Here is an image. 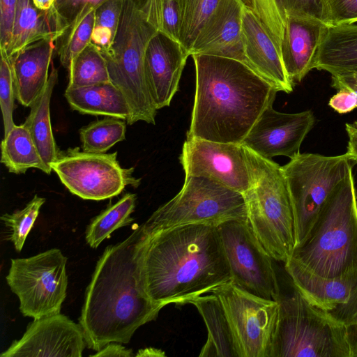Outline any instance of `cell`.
<instances>
[{
    "instance_id": "6da1fadb",
    "label": "cell",
    "mask_w": 357,
    "mask_h": 357,
    "mask_svg": "<svg viewBox=\"0 0 357 357\" xmlns=\"http://www.w3.org/2000/svg\"><path fill=\"white\" fill-rule=\"evenodd\" d=\"M145 231L141 279L153 303H190L231 280L217 227L195 224Z\"/></svg>"
},
{
    "instance_id": "7a4b0ae2",
    "label": "cell",
    "mask_w": 357,
    "mask_h": 357,
    "mask_svg": "<svg viewBox=\"0 0 357 357\" xmlns=\"http://www.w3.org/2000/svg\"><path fill=\"white\" fill-rule=\"evenodd\" d=\"M145 236L142 224L127 238L108 246L97 262L79 317L91 349L128 343L136 330L155 320L163 308L143 288L140 260Z\"/></svg>"
},
{
    "instance_id": "3957f363",
    "label": "cell",
    "mask_w": 357,
    "mask_h": 357,
    "mask_svg": "<svg viewBox=\"0 0 357 357\" xmlns=\"http://www.w3.org/2000/svg\"><path fill=\"white\" fill-rule=\"evenodd\" d=\"M195 94L186 139L241 144L278 92L244 62L193 54Z\"/></svg>"
},
{
    "instance_id": "277c9868",
    "label": "cell",
    "mask_w": 357,
    "mask_h": 357,
    "mask_svg": "<svg viewBox=\"0 0 357 357\" xmlns=\"http://www.w3.org/2000/svg\"><path fill=\"white\" fill-rule=\"evenodd\" d=\"M357 192L352 170L332 192L285 268L331 280H357Z\"/></svg>"
},
{
    "instance_id": "5b68a950",
    "label": "cell",
    "mask_w": 357,
    "mask_h": 357,
    "mask_svg": "<svg viewBox=\"0 0 357 357\" xmlns=\"http://www.w3.org/2000/svg\"><path fill=\"white\" fill-rule=\"evenodd\" d=\"M159 31L155 0H124L119 24L109 50L102 54L109 78L123 94L130 109L127 123H155L145 70L144 56L151 39Z\"/></svg>"
},
{
    "instance_id": "8992f818",
    "label": "cell",
    "mask_w": 357,
    "mask_h": 357,
    "mask_svg": "<svg viewBox=\"0 0 357 357\" xmlns=\"http://www.w3.org/2000/svg\"><path fill=\"white\" fill-rule=\"evenodd\" d=\"M245 148L252 185L243 194L248 222L269 254L284 264L295 245L293 208L282 166Z\"/></svg>"
},
{
    "instance_id": "52a82bcc",
    "label": "cell",
    "mask_w": 357,
    "mask_h": 357,
    "mask_svg": "<svg viewBox=\"0 0 357 357\" xmlns=\"http://www.w3.org/2000/svg\"><path fill=\"white\" fill-rule=\"evenodd\" d=\"M294 287V286H293ZM276 301L279 315L271 357H351L342 321L294 287Z\"/></svg>"
},
{
    "instance_id": "ba28073f",
    "label": "cell",
    "mask_w": 357,
    "mask_h": 357,
    "mask_svg": "<svg viewBox=\"0 0 357 357\" xmlns=\"http://www.w3.org/2000/svg\"><path fill=\"white\" fill-rule=\"evenodd\" d=\"M248 220L243 194L204 176L185 177L178 193L143 223L149 234L188 225L218 227L231 220Z\"/></svg>"
},
{
    "instance_id": "9c48e42d",
    "label": "cell",
    "mask_w": 357,
    "mask_h": 357,
    "mask_svg": "<svg viewBox=\"0 0 357 357\" xmlns=\"http://www.w3.org/2000/svg\"><path fill=\"white\" fill-rule=\"evenodd\" d=\"M353 162L347 153H300L282 166L294 213L295 247L306 240L321 208L352 170Z\"/></svg>"
},
{
    "instance_id": "30bf717a",
    "label": "cell",
    "mask_w": 357,
    "mask_h": 357,
    "mask_svg": "<svg viewBox=\"0 0 357 357\" xmlns=\"http://www.w3.org/2000/svg\"><path fill=\"white\" fill-rule=\"evenodd\" d=\"M66 262L57 248L11 259L6 279L24 316L35 319L60 313L68 287Z\"/></svg>"
},
{
    "instance_id": "8fae6325",
    "label": "cell",
    "mask_w": 357,
    "mask_h": 357,
    "mask_svg": "<svg viewBox=\"0 0 357 357\" xmlns=\"http://www.w3.org/2000/svg\"><path fill=\"white\" fill-rule=\"evenodd\" d=\"M234 338L238 357H271L279 304L242 289L231 280L213 289Z\"/></svg>"
},
{
    "instance_id": "7c38bea8",
    "label": "cell",
    "mask_w": 357,
    "mask_h": 357,
    "mask_svg": "<svg viewBox=\"0 0 357 357\" xmlns=\"http://www.w3.org/2000/svg\"><path fill=\"white\" fill-rule=\"evenodd\" d=\"M51 168L69 191L84 199L103 200L119 195L127 185L137 187L140 179L134 168H123L117 152L96 153L79 148L61 152Z\"/></svg>"
},
{
    "instance_id": "4fadbf2b",
    "label": "cell",
    "mask_w": 357,
    "mask_h": 357,
    "mask_svg": "<svg viewBox=\"0 0 357 357\" xmlns=\"http://www.w3.org/2000/svg\"><path fill=\"white\" fill-rule=\"evenodd\" d=\"M217 228L231 280L251 294L276 301L280 288L274 259L259 242L248 220H231Z\"/></svg>"
},
{
    "instance_id": "5bb4252c",
    "label": "cell",
    "mask_w": 357,
    "mask_h": 357,
    "mask_svg": "<svg viewBox=\"0 0 357 357\" xmlns=\"http://www.w3.org/2000/svg\"><path fill=\"white\" fill-rule=\"evenodd\" d=\"M179 162L185 177H207L243 195L251 187L252 175L242 144L186 139Z\"/></svg>"
},
{
    "instance_id": "9a60e30c",
    "label": "cell",
    "mask_w": 357,
    "mask_h": 357,
    "mask_svg": "<svg viewBox=\"0 0 357 357\" xmlns=\"http://www.w3.org/2000/svg\"><path fill=\"white\" fill-rule=\"evenodd\" d=\"M273 104L263 111L241 144L267 159L278 155L291 159L300 153L302 142L314 126V115L310 109L280 112Z\"/></svg>"
},
{
    "instance_id": "2e32d148",
    "label": "cell",
    "mask_w": 357,
    "mask_h": 357,
    "mask_svg": "<svg viewBox=\"0 0 357 357\" xmlns=\"http://www.w3.org/2000/svg\"><path fill=\"white\" fill-rule=\"evenodd\" d=\"M86 344L80 324L60 312L33 319L23 336L0 356L81 357Z\"/></svg>"
},
{
    "instance_id": "e0dca14e",
    "label": "cell",
    "mask_w": 357,
    "mask_h": 357,
    "mask_svg": "<svg viewBox=\"0 0 357 357\" xmlns=\"http://www.w3.org/2000/svg\"><path fill=\"white\" fill-rule=\"evenodd\" d=\"M188 56L187 50L179 42L160 31L149 41L144 56V70L157 109L170 105L178 90Z\"/></svg>"
},
{
    "instance_id": "ac0fdd59",
    "label": "cell",
    "mask_w": 357,
    "mask_h": 357,
    "mask_svg": "<svg viewBox=\"0 0 357 357\" xmlns=\"http://www.w3.org/2000/svg\"><path fill=\"white\" fill-rule=\"evenodd\" d=\"M243 8L240 0H220L200 30L188 52L189 56L212 55L245 63L242 40Z\"/></svg>"
},
{
    "instance_id": "d6986e66",
    "label": "cell",
    "mask_w": 357,
    "mask_h": 357,
    "mask_svg": "<svg viewBox=\"0 0 357 357\" xmlns=\"http://www.w3.org/2000/svg\"><path fill=\"white\" fill-rule=\"evenodd\" d=\"M328 26L312 17L287 15L280 55L294 84L301 82L314 69L319 47Z\"/></svg>"
},
{
    "instance_id": "ffe728a7",
    "label": "cell",
    "mask_w": 357,
    "mask_h": 357,
    "mask_svg": "<svg viewBox=\"0 0 357 357\" xmlns=\"http://www.w3.org/2000/svg\"><path fill=\"white\" fill-rule=\"evenodd\" d=\"M242 40L245 63L278 91L292 92L294 84L286 73L280 52L256 15L244 7Z\"/></svg>"
},
{
    "instance_id": "44dd1931",
    "label": "cell",
    "mask_w": 357,
    "mask_h": 357,
    "mask_svg": "<svg viewBox=\"0 0 357 357\" xmlns=\"http://www.w3.org/2000/svg\"><path fill=\"white\" fill-rule=\"evenodd\" d=\"M55 43L42 39L10 57L16 98L21 105L30 107L45 87Z\"/></svg>"
},
{
    "instance_id": "7402d4cb",
    "label": "cell",
    "mask_w": 357,
    "mask_h": 357,
    "mask_svg": "<svg viewBox=\"0 0 357 357\" xmlns=\"http://www.w3.org/2000/svg\"><path fill=\"white\" fill-rule=\"evenodd\" d=\"M66 28L53 6L42 10L36 6L33 0H18L11 39L6 52L10 57L40 40L52 39L56 42Z\"/></svg>"
},
{
    "instance_id": "603a6c76",
    "label": "cell",
    "mask_w": 357,
    "mask_h": 357,
    "mask_svg": "<svg viewBox=\"0 0 357 357\" xmlns=\"http://www.w3.org/2000/svg\"><path fill=\"white\" fill-rule=\"evenodd\" d=\"M314 68L327 71L331 76L357 74V24L328 27Z\"/></svg>"
},
{
    "instance_id": "cb8c5ba5",
    "label": "cell",
    "mask_w": 357,
    "mask_h": 357,
    "mask_svg": "<svg viewBox=\"0 0 357 357\" xmlns=\"http://www.w3.org/2000/svg\"><path fill=\"white\" fill-rule=\"evenodd\" d=\"M65 97L74 110L82 114L114 116L127 121L130 109L121 91L111 82L68 86Z\"/></svg>"
},
{
    "instance_id": "d4e9b609",
    "label": "cell",
    "mask_w": 357,
    "mask_h": 357,
    "mask_svg": "<svg viewBox=\"0 0 357 357\" xmlns=\"http://www.w3.org/2000/svg\"><path fill=\"white\" fill-rule=\"evenodd\" d=\"M201 314L208 337L199 356L238 357L233 335L218 298L213 294L190 301Z\"/></svg>"
},
{
    "instance_id": "484cf974",
    "label": "cell",
    "mask_w": 357,
    "mask_h": 357,
    "mask_svg": "<svg viewBox=\"0 0 357 357\" xmlns=\"http://www.w3.org/2000/svg\"><path fill=\"white\" fill-rule=\"evenodd\" d=\"M57 79L58 70L52 62L47 83L30 107L29 114L23 123L29 130L45 165L51 172V164L61 153L54 138L50 119V100Z\"/></svg>"
},
{
    "instance_id": "4316f807",
    "label": "cell",
    "mask_w": 357,
    "mask_h": 357,
    "mask_svg": "<svg viewBox=\"0 0 357 357\" xmlns=\"http://www.w3.org/2000/svg\"><path fill=\"white\" fill-rule=\"evenodd\" d=\"M293 286L312 304L332 311L349 300L357 280L321 278L292 268H285Z\"/></svg>"
},
{
    "instance_id": "83f0119b",
    "label": "cell",
    "mask_w": 357,
    "mask_h": 357,
    "mask_svg": "<svg viewBox=\"0 0 357 357\" xmlns=\"http://www.w3.org/2000/svg\"><path fill=\"white\" fill-rule=\"evenodd\" d=\"M1 162L14 174H24L30 168L39 169L50 174L52 172L45 165L27 128L15 126L1 144Z\"/></svg>"
},
{
    "instance_id": "f1b7e54d",
    "label": "cell",
    "mask_w": 357,
    "mask_h": 357,
    "mask_svg": "<svg viewBox=\"0 0 357 357\" xmlns=\"http://www.w3.org/2000/svg\"><path fill=\"white\" fill-rule=\"evenodd\" d=\"M136 199L135 194L126 193L91 221L86 231V241L91 248H98L114 230L129 225L134 220L131 214Z\"/></svg>"
},
{
    "instance_id": "f546056e",
    "label": "cell",
    "mask_w": 357,
    "mask_h": 357,
    "mask_svg": "<svg viewBox=\"0 0 357 357\" xmlns=\"http://www.w3.org/2000/svg\"><path fill=\"white\" fill-rule=\"evenodd\" d=\"M95 10L88 5L70 24L56 42L61 64L68 69L73 59L91 43Z\"/></svg>"
},
{
    "instance_id": "4dcf8cb0",
    "label": "cell",
    "mask_w": 357,
    "mask_h": 357,
    "mask_svg": "<svg viewBox=\"0 0 357 357\" xmlns=\"http://www.w3.org/2000/svg\"><path fill=\"white\" fill-rule=\"evenodd\" d=\"M68 86L80 87L111 82L106 59L100 48L91 43L71 61Z\"/></svg>"
},
{
    "instance_id": "1f68e13d",
    "label": "cell",
    "mask_w": 357,
    "mask_h": 357,
    "mask_svg": "<svg viewBox=\"0 0 357 357\" xmlns=\"http://www.w3.org/2000/svg\"><path fill=\"white\" fill-rule=\"evenodd\" d=\"M126 122L122 119L106 116L91 123L79 130L82 150L89 153H106L125 139Z\"/></svg>"
},
{
    "instance_id": "d6a6232c",
    "label": "cell",
    "mask_w": 357,
    "mask_h": 357,
    "mask_svg": "<svg viewBox=\"0 0 357 357\" xmlns=\"http://www.w3.org/2000/svg\"><path fill=\"white\" fill-rule=\"evenodd\" d=\"M220 0H179L181 27L179 42L188 53L200 30Z\"/></svg>"
},
{
    "instance_id": "836d02e7",
    "label": "cell",
    "mask_w": 357,
    "mask_h": 357,
    "mask_svg": "<svg viewBox=\"0 0 357 357\" xmlns=\"http://www.w3.org/2000/svg\"><path fill=\"white\" fill-rule=\"evenodd\" d=\"M124 0H107L95 10L91 43L104 53L109 50L119 24Z\"/></svg>"
},
{
    "instance_id": "e575fe53",
    "label": "cell",
    "mask_w": 357,
    "mask_h": 357,
    "mask_svg": "<svg viewBox=\"0 0 357 357\" xmlns=\"http://www.w3.org/2000/svg\"><path fill=\"white\" fill-rule=\"evenodd\" d=\"M251 10L280 52L287 16L281 0H240Z\"/></svg>"
},
{
    "instance_id": "d590c367",
    "label": "cell",
    "mask_w": 357,
    "mask_h": 357,
    "mask_svg": "<svg viewBox=\"0 0 357 357\" xmlns=\"http://www.w3.org/2000/svg\"><path fill=\"white\" fill-rule=\"evenodd\" d=\"M45 202V198L36 195L23 209L12 214L5 213L1 216V220L5 225L12 231L10 240L13 243L16 251L22 250L26 238L39 214L40 209Z\"/></svg>"
},
{
    "instance_id": "8d00e7d4",
    "label": "cell",
    "mask_w": 357,
    "mask_h": 357,
    "mask_svg": "<svg viewBox=\"0 0 357 357\" xmlns=\"http://www.w3.org/2000/svg\"><path fill=\"white\" fill-rule=\"evenodd\" d=\"M0 52V105L5 135L15 126L13 114L16 95L10 57L5 50Z\"/></svg>"
},
{
    "instance_id": "74e56055",
    "label": "cell",
    "mask_w": 357,
    "mask_h": 357,
    "mask_svg": "<svg viewBox=\"0 0 357 357\" xmlns=\"http://www.w3.org/2000/svg\"><path fill=\"white\" fill-rule=\"evenodd\" d=\"M155 7L159 31L179 42L181 27L179 0H155Z\"/></svg>"
},
{
    "instance_id": "f35d334b",
    "label": "cell",
    "mask_w": 357,
    "mask_h": 357,
    "mask_svg": "<svg viewBox=\"0 0 357 357\" xmlns=\"http://www.w3.org/2000/svg\"><path fill=\"white\" fill-rule=\"evenodd\" d=\"M330 312L344 324L351 357H357V284L347 302Z\"/></svg>"
},
{
    "instance_id": "ab89813d",
    "label": "cell",
    "mask_w": 357,
    "mask_h": 357,
    "mask_svg": "<svg viewBox=\"0 0 357 357\" xmlns=\"http://www.w3.org/2000/svg\"><path fill=\"white\" fill-rule=\"evenodd\" d=\"M287 15H305L317 19L330 26L328 0H281Z\"/></svg>"
},
{
    "instance_id": "60d3db41",
    "label": "cell",
    "mask_w": 357,
    "mask_h": 357,
    "mask_svg": "<svg viewBox=\"0 0 357 357\" xmlns=\"http://www.w3.org/2000/svg\"><path fill=\"white\" fill-rule=\"evenodd\" d=\"M330 26L357 22V0H328Z\"/></svg>"
},
{
    "instance_id": "b9f144b4",
    "label": "cell",
    "mask_w": 357,
    "mask_h": 357,
    "mask_svg": "<svg viewBox=\"0 0 357 357\" xmlns=\"http://www.w3.org/2000/svg\"><path fill=\"white\" fill-rule=\"evenodd\" d=\"M107 0H56L53 7L64 24H71L78 14L89 5L96 9Z\"/></svg>"
},
{
    "instance_id": "7bdbcfd3",
    "label": "cell",
    "mask_w": 357,
    "mask_h": 357,
    "mask_svg": "<svg viewBox=\"0 0 357 357\" xmlns=\"http://www.w3.org/2000/svg\"><path fill=\"white\" fill-rule=\"evenodd\" d=\"M18 0H0V49L8 48Z\"/></svg>"
},
{
    "instance_id": "ee69618b",
    "label": "cell",
    "mask_w": 357,
    "mask_h": 357,
    "mask_svg": "<svg viewBox=\"0 0 357 357\" xmlns=\"http://www.w3.org/2000/svg\"><path fill=\"white\" fill-rule=\"evenodd\" d=\"M328 105L339 114L349 113L357 107V92L348 89L338 90L331 98Z\"/></svg>"
},
{
    "instance_id": "f6af8a7d",
    "label": "cell",
    "mask_w": 357,
    "mask_h": 357,
    "mask_svg": "<svg viewBox=\"0 0 357 357\" xmlns=\"http://www.w3.org/2000/svg\"><path fill=\"white\" fill-rule=\"evenodd\" d=\"M132 349H128L118 342H110L106 344L97 353L91 355L93 357H131L134 356Z\"/></svg>"
},
{
    "instance_id": "bcb514c9",
    "label": "cell",
    "mask_w": 357,
    "mask_h": 357,
    "mask_svg": "<svg viewBox=\"0 0 357 357\" xmlns=\"http://www.w3.org/2000/svg\"><path fill=\"white\" fill-rule=\"evenodd\" d=\"M345 129L349 137L346 153L354 163H357V121L347 123Z\"/></svg>"
},
{
    "instance_id": "7dc6e473",
    "label": "cell",
    "mask_w": 357,
    "mask_h": 357,
    "mask_svg": "<svg viewBox=\"0 0 357 357\" xmlns=\"http://www.w3.org/2000/svg\"><path fill=\"white\" fill-rule=\"evenodd\" d=\"M331 86L338 90L348 89L357 92V74L331 76Z\"/></svg>"
},
{
    "instance_id": "c3c4849f",
    "label": "cell",
    "mask_w": 357,
    "mask_h": 357,
    "mask_svg": "<svg viewBox=\"0 0 357 357\" xmlns=\"http://www.w3.org/2000/svg\"><path fill=\"white\" fill-rule=\"evenodd\" d=\"M135 356L139 357L163 356H165V353L162 351L157 349L155 348L148 347L139 350Z\"/></svg>"
},
{
    "instance_id": "681fc988",
    "label": "cell",
    "mask_w": 357,
    "mask_h": 357,
    "mask_svg": "<svg viewBox=\"0 0 357 357\" xmlns=\"http://www.w3.org/2000/svg\"><path fill=\"white\" fill-rule=\"evenodd\" d=\"M56 0H33L36 6L42 10L51 8Z\"/></svg>"
},
{
    "instance_id": "f907efd6",
    "label": "cell",
    "mask_w": 357,
    "mask_h": 357,
    "mask_svg": "<svg viewBox=\"0 0 357 357\" xmlns=\"http://www.w3.org/2000/svg\"><path fill=\"white\" fill-rule=\"evenodd\" d=\"M356 211H357V201H356Z\"/></svg>"
}]
</instances>
